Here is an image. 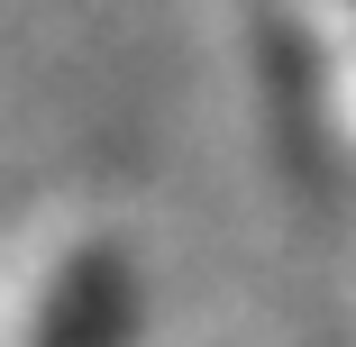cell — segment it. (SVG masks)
I'll use <instances>...</instances> for the list:
<instances>
[{
	"mask_svg": "<svg viewBox=\"0 0 356 347\" xmlns=\"http://www.w3.org/2000/svg\"><path fill=\"white\" fill-rule=\"evenodd\" d=\"M119 338H128V274H119V256H83L55 284L37 347H119Z\"/></svg>",
	"mask_w": 356,
	"mask_h": 347,
	"instance_id": "1",
	"label": "cell"
}]
</instances>
